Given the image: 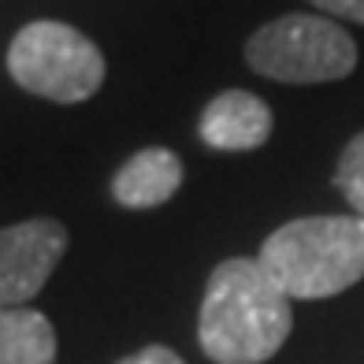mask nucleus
<instances>
[{
  "mask_svg": "<svg viewBox=\"0 0 364 364\" xmlns=\"http://www.w3.org/2000/svg\"><path fill=\"white\" fill-rule=\"evenodd\" d=\"M294 309L260 260L230 257L208 279L197 342L216 364H264L290 338Z\"/></svg>",
  "mask_w": 364,
  "mask_h": 364,
  "instance_id": "f257e3e1",
  "label": "nucleus"
},
{
  "mask_svg": "<svg viewBox=\"0 0 364 364\" xmlns=\"http://www.w3.org/2000/svg\"><path fill=\"white\" fill-rule=\"evenodd\" d=\"M119 364H186V360H182L175 350H168V346H145V350L123 357Z\"/></svg>",
  "mask_w": 364,
  "mask_h": 364,
  "instance_id": "9b49d317",
  "label": "nucleus"
},
{
  "mask_svg": "<svg viewBox=\"0 0 364 364\" xmlns=\"http://www.w3.org/2000/svg\"><path fill=\"white\" fill-rule=\"evenodd\" d=\"M264 272L290 301H320L364 279V220L305 216L272 230L260 245Z\"/></svg>",
  "mask_w": 364,
  "mask_h": 364,
  "instance_id": "f03ea898",
  "label": "nucleus"
},
{
  "mask_svg": "<svg viewBox=\"0 0 364 364\" xmlns=\"http://www.w3.org/2000/svg\"><path fill=\"white\" fill-rule=\"evenodd\" d=\"M182 186V160L164 145L134 153L112 178V197L123 208H156Z\"/></svg>",
  "mask_w": 364,
  "mask_h": 364,
  "instance_id": "0eeeda50",
  "label": "nucleus"
},
{
  "mask_svg": "<svg viewBox=\"0 0 364 364\" xmlns=\"http://www.w3.org/2000/svg\"><path fill=\"white\" fill-rule=\"evenodd\" d=\"M8 71L15 86L56 105H78L101 90L105 56L82 30L68 23H30L8 48Z\"/></svg>",
  "mask_w": 364,
  "mask_h": 364,
  "instance_id": "20e7f679",
  "label": "nucleus"
},
{
  "mask_svg": "<svg viewBox=\"0 0 364 364\" xmlns=\"http://www.w3.org/2000/svg\"><path fill=\"white\" fill-rule=\"evenodd\" d=\"M0 364H56V331L38 309L0 305Z\"/></svg>",
  "mask_w": 364,
  "mask_h": 364,
  "instance_id": "6e6552de",
  "label": "nucleus"
},
{
  "mask_svg": "<svg viewBox=\"0 0 364 364\" xmlns=\"http://www.w3.org/2000/svg\"><path fill=\"white\" fill-rule=\"evenodd\" d=\"M245 63L272 82L320 86L357 71V41L331 15L290 11L245 41Z\"/></svg>",
  "mask_w": 364,
  "mask_h": 364,
  "instance_id": "7ed1b4c3",
  "label": "nucleus"
},
{
  "mask_svg": "<svg viewBox=\"0 0 364 364\" xmlns=\"http://www.w3.org/2000/svg\"><path fill=\"white\" fill-rule=\"evenodd\" d=\"M272 108L250 90H223L220 97H212L197 123L201 141L220 153H253L272 138Z\"/></svg>",
  "mask_w": 364,
  "mask_h": 364,
  "instance_id": "423d86ee",
  "label": "nucleus"
},
{
  "mask_svg": "<svg viewBox=\"0 0 364 364\" xmlns=\"http://www.w3.org/2000/svg\"><path fill=\"white\" fill-rule=\"evenodd\" d=\"M335 186L346 201H350L353 216L364 220V130L357 138L346 141L342 156H338V168H335Z\"/></svg>",
  "mask_w": 364,
  "mask_h": 364,
  "instance_id": "1a4fd4ad",
  "label": "nucleus"
},
{
  "mask_svg": "<svg viewBox=\"0 0 364 364\" xmlns=\"http://www.w3.org/2000/svg\"><path fill=\"white\" fill-rule=\"evenodd\" d=\"M68 253V227L60 220H26L0 230V305H26L60 257Z\"/></svg>",
  "mask_w": 364,
  "mask_h": 364,
  "instance_id": "39448f33",
  "label": "nucleus"
},
{
  "mask_svg": "<svg viewBox=\"0 0 364 364\" xmlns=\"http://www.w3.org/2000/svg\"><path fill=\"white\" fill-rule=\"evenodd\" d=\"M320 15L331 19H346V23H364V0H309Z\"/></svg>",
  "mask_w": 364,
  "mask_h": 364,
  "instance_id": "9d476101",
  "label": "nucleus"
}]
</instances>
